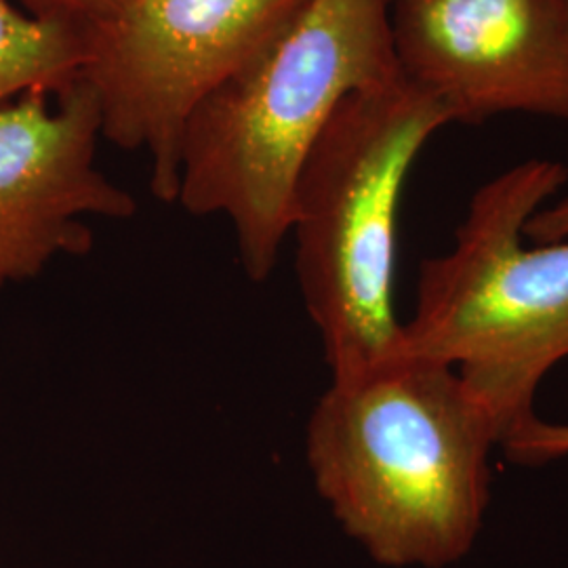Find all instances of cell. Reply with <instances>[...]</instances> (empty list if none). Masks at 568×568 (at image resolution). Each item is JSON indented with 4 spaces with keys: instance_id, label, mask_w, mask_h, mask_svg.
Instances as JSON below:
<instances>
[{
    "instance_id": "obj_1",
    "label": "cell",
    "mask_w": 568,
    "mask_h": 568,
    "mask_svg": "<svg viewBox=\"0 0 568 568\" xmlns=\"http://www.w3.org/2000/svg\"><path fill=\"white\" fill-rule=\"evenodd\" d=\"M501 443L453 366L394 352L333 375L305 427V462L345 535L387 568H447L474 548Z\"/></svg>"
},
{
    "instance_id": "obj_8",
    "label": "cell",
    "mask_w": 568,
    "mask_h": 568,
    "mask_svg": "<svg viewBox=\"0 0 568 568\" xmlns=\"http://www.w3.org/2000/svg\"><path fill=\"white\" fill-rule=\"evenodd\" d=\"M87 32L0 0V108L32 91L60 95L81 77Z\"/></svg>"
},
{
    "instance_id": "obj_3",
    "label": "cell",
    "mask_w": 568,
    "mask_h": 568,
    "mask_svg": "<svg viewBox=\"0 0 568 568\" xmlns=\"http://www.w3.org/2000/svg\"><path fill=\"white\" fill-rule=\"evenodd\" d=\"M567 180L565 164L530 159L480 185L453 246L419 267L400 326L396 352L453 366L501 440L535 415L541 382L568 361V239L525 244L528 220Z\"/></svg>"
},
{
    "instance_id": "obj_2",
    "label": "cell",
    "mask_w": 568,
    "mask_h": 568,
    "mask_svg": "<svg viewBox=\"0 0 568 568\" xmlns=\"http://www.w3.org/2000/svg\"><path fill=\"white\" fill-rule=\"evenodd\" d=\"M398 74L392 0H305L190 116L178 204L225 217L244 274L264 283L310 150L349 95Z\"/></svg>"
},
{
    "instance_id": "obj_10",
    "label": "cell",
    "mask_w": 568,
    "mask_h": 568,
    "mask_svg": "<svg viewBox=\"0 0 568 568\" xmlns=\"http://www.w3.org/2000/svg\"><path fill=\"white\" fill-rule=\"evenodd\" d=\"M30 16L42 20L63 21L89 32L110 20L129 0H21Z\"/></svg>"
},
{
    "instance_id": "obj_4",
    "label": "cell",
    "mask_w": 568,
    "mask_h": 568,
    "mask_svg": "<svg viewBox=\"0 0 568 568\" xmlns=\"http://www.w3.org/2000/svg\"><path fill=\"white\" fill-rule=\"evenodd\" d=\"M447 110L398 74L349 95L310 150L288 236L310 321L333 375L396 352L398 217L408 173Z\"/></svg>"
},
{
    "instance_id": "obj_12",
    "label": "cell",
    "mask_w": 568,
    "mask_h": 568,
    "mask_svg": "<svg viewBox=\"0 0 568 568\" xmlns=\"http://www.w3.org/2000/svg\"><path fill=\"white\" fill-rule=\"evenodd\" d=\"M558 4H560V11H562V16H565V21H567L568 26V0H558Z\"/></svg>"
},
{
    "instance_id": "obj_11",
    "label": "cell",
    "mask_w": 568,
    "mask_h": 568,
    "mask_svg": "<svg viewBox=\"0 0 568 568\" xmlns=\"http://www.w3.org/2000/svg\"><path fill=\"white\" fill-rule=\"evenodd\" d=\"M527 239L535 244L556 243L568 239V196L539 209L527 224Z\"/></svg>"
},
{
    "instance_id": "obj_13",
    "label": "cell",
    "mask_w": 568,
    "mask_h": 568,
    "mask_svg": "<svg viewBox=\"0 0 568 568\" xmlns=\"http://www.w3.org/2000/svg\"><path fill=\"white\" fill-rule=\"evenodd\" d=\"M392 2H394V0H392Z\"/></svg>"
},
{
    "instance_id": "obj_6",
    "label": "cell",
    "mask_w": 568,
    "mask_h": 568,
    "mask_svg": "<svg viewBox=\"0 0 568 568\" xmlns=\"http://www.w3.org/2000/svg\"><path fill=\"white\" fill-rule=\"evenodd\" d=\"M400 72L450 122L568 121V26L558 0H394Z\"/></svg>"
},
{
    "instance_id": "obj_5",
    "label": "cell",
    "mask_w": 568,
    "mask_h": 568,
    "mask_svg": "<svg viewBox=\"0 0 568 568\" xmlns=\"http://www.w3.org/2000/svg\"><path fill=\"white\" fill-rule=\"evenodd\" d=\"M304 2L129 0L87 32L81 79L100 105L102 140L148 152L150 187L161 203H178L190 116Z\"/></svg>"
},
{
    "instance_id": "obj_7",
    "label": "cell",
    "mask_w": 568,
    "mask_h": 568,
    "mask_svg": "<svg viewBox=\"0 0 568 568\" xmlns=\"http://www.w3.org/2000/svg\"><path fill=\"white\" fill-rule=\"evenodd\" d=\"M0 108V288L26 283L60 257L87 255L91 220H131L138 201L98 166L100 105L81 77Z\"/></svg>"
},
{
    "instance_id": "obj_9",
    "label": "cell",
    "mask_w": 568,
    "mask_h": 568,
    "mask_svg": "<svg viewBox=\"0 0 568 568\" xmlns=\"http://www.w3.org/2000/svg\"><path fill=\"white\" fill-rule=\"evenodd\" d=\"M511 464L544 466L568 457V424L546 422L532 415L523 426L514 427L501 440Z\"/></svg>"
}]
</instances>
